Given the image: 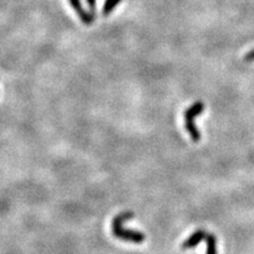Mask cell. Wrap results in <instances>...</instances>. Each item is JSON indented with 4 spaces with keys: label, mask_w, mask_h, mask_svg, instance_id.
<instances>
[{
    "label": "cell",
    "mask_w": 254,
    "mask_h": 254,
    "mask_svg": "<svg viewBox=\"0 0 254 254\" xmlns=\"http://www.w3.org/2000/svg\"><path fill=\"white\" fill-rule=\"evenodd\" d=\"M204 107H205L204 104H202L201 101H197V103H194L190 109H186L185 114H183L185 127L186 129H187L188 133H190L192 140H193L194 143H198V141L200 140V138H201L199 129H198L196 124H194V118L201 114L202 111H204Z\"/></svg>",
    "instance_id": "2"
},
{
    "label": "cell",
    "mask_w": 254,
    "mask_h": 254,
    "mask_svg": "<svg viewBox=\"0 0 254 254\" xmlns=\"http://www.w3.org/2000/svg\"><path fill=\"white\" fill-rule=\"evenodd\" d=\"M71 6H72L74 12L78 14L79 19H80L81 22H84L85 25H91L93 21H94L95 16H93L92 13L87 12L85 10L83 4H81V0H69Z\"/></svg>",
    "instance_id": "3"
},
{
    "label": "cell",
    "mask_w": 254,
    "mask_h": 254,
    "mask_svg": "<svg viewBox=\"0 0 254 254\" xmlns=\"http://www.w3.org/2000/svg\"><path fill=\"white\" fill-rule=\"evenodd\" d=\"M206 234H207V232H205L204 230L196 231V232L192 234L190 238L183 242L182 248L183 250H190V248L196 247L197 245L201 241V240H204L206 238Z\"/></svg>",
    "instance_id": "4"
},
{
    "label": "cell",
    "mask_w": 254,
    "mask_h": 254,
    "mask_svg": "<svg viewBox=\"0 0 254 254\" xmlns=\"http://www.w3.org/2000/svg\"><path fill=\"white\" fill-rule=\"evenodd\" d=\"M205 240H206V254H218L216 236L207 232Z\"/></svg>",
    "instance_id": "5"
},
{
    "label": "cell",
    "mask_w": 254,
    "mask_h": 254,
    "mask_svg": "<svg viewBox=\"0 0 254 254\" xmlns=\"http://www.w3.org/2000/svg\"><path fill=\"white\" fill-rule=\"evenodd\" d=\"M120 1L121 0H105V4H104L103 10H101L103 16H109V14L114 11V8L118 6V4H119Z\"/></svg>",
    "instance_id": "6"
},
{
    "label": "cell",
    "mask_w": 254,
    "mask_h": 254,
    "mask_svg": "<svg viewBox=\"0 0 254 254\" xmlns=\"http://www.w3.org/2000/svg\"><path fill=\"white\" fill-rule=\"evenodd\" d=\"M86 2L89 4L90 10L93 16H95V8H97V0H86Z\"/></svg>",
    "instance_id": "7"
},
{
    "label": "cell",
    "mask_w": 254,
    "mask_h": 254,
    "mask_svg": "<svg viewBox=\"0 0 254 254\" xmlns=\"http://www.w3.org/2000/svg\"><path fill=\"white\" fill-rule=\"evenodd\" d=\"M245 61H254V50L250 51V52L245 55Z\"/></svg>",
    "instance_id": "8"
},
{
    "label": "cell",
    "mask_w": 254,
    "mask_h": 254,
    "mask_svg": "<svg viewBox=\"0 0 254 254\" xmlns=\"http://www.w3.org/2000/svg\"><path fill=\"white\" fill-rule=\"evenodd\" d=\"M131 218H133V213H131V212L120 213L119 216L115 217L114 220L112 221L113 234H114V236L121 240H125V241H132L135 242V244H139V242H143L145 240V234L137 232V231L126 230V228L123 227L124 222Z\"/></svg>",
    "instance_id": "1"
}]
</instances>
